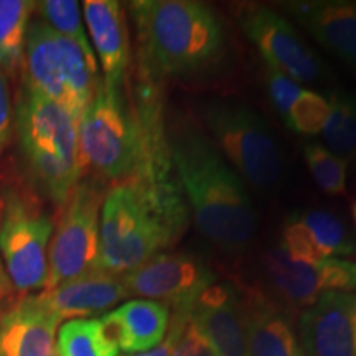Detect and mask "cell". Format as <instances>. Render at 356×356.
Segmentation results:
<instances>
[{
	"label": "cell",
	"mask_w": 356,
	"mask_h": 356,
	"mask_svg": "<svg viewBox=\"0 0 356 356\" xmlns=\"http://www.w3.org/2000/svg\"><path fill=\"white\" fill-rule=\"evenodd\" d=\"M168 140L177 180L200 233L222 251H244L257 228L246 184L193 122L173 124Z\"/></svg>",
	"instance_id": "6da1fadb"
},
{
	"label": "cell",
	"mask_w": 356,
	"mask_h": 356,
	"mask_svg": "<svg viewBox=\"0 0 356 356\" xmlns=\"http://www.w3.org/2000/svg\"><path fill=\"white\" fill-rule=\"evenodd\" d=\"M129 12L137 33V71L160 83L211 70L225 55V24L207 3L137 0Z\"/></svg>",
	"instance_id": "7a4b0ae2"
},
{
	"label": "cell",
	"mask_w": 356,
	"mask_h": 356,
	"mask_svg": "<svg viewBox=\"0 0 356 356\" xmlns=\"http://www.w3.org/2000/svg\"><path fill=\"white\" fill-rule=\"evenodd\" d=\"M188 222L178 220L131 180L106 193L99 216V270L124 275L177 243Z\"/></svg>",
	"instance_id": "3957f363"
},
{
	"label": "cell",
	"mask_w": 356,
	"mask_h": 356,
	"mask_svg": "<svg viewBox=\"0 0 356 356\" xmlns=\"http://www.w3.org/2000/svg\"><path fill=\"white\" fill-rule=\"evenodd\" d=\"M13 124L35 178L60 208L83 177L76 119L22 84Z\"/></svg>",
	"instance_id": "277c9868"
},
{
	"label": "cell",
	"mask_w": 356,
	"mask_h": 356,
	"mask_svg": "<svg viewBox=\"0 0 356 356\" xmlns=\"http://www.w3.org/2000/svg\"><path fill=\"white\" fill-rule=\"evenodd\" d=\"M24 86L61 104L79 124L97 88V61L44 22H30L24 53Z\"/></svg>",
	"instance_id": "5b68a950"
},
{
	"label": "cell",
	"mask_w": 356,
	"mask_h": 356,
	"mask_svg": "<svg viewBox=\"0 0 356 356\" xmlns=\"http://www.w3.org/2000/svg\"><path fill=\"white\" fill-rule=\"evenodd\" d=\"M202 115L204 132L244 184L257 190H270L280 184L282 152L262 115L229 101L207 102Z\"/></svg>",
	"instance_id": "8992f818"
},
{
	"label": "cell",
	"mask_w": 356,
	"mask_h": 356,
	"mask_svg": "<svg viewBox=\"0 0 356 356\" xmlns=\"http://www.w3.org/2000/svg\"><path fill=\"white\" fill-rule=\"evenodd\" d=\"M83 172L119 184L134 175L139 159V136L131 102L121 88L99 83L78 124Z\"/></svg>",
	"instance_id": "52a82bcc"
},
{
	"label": "cell",
	"mask_w": 356,
	"mask_h": 356,
	"mask_svg": "<svg viewBox=\"0 0 356 356\" xmlns=\"http://www.w3.org/2000/svg\"><path fill=\"white\" fill-rule=\"evenodd\" d=\"M53 221L32 193L8 188L0 207V252L19 292L44 289Z\"/></svg>",
	"instance_id": "ba28073f"
},
{
	"label": "cell",
	"mask_w": 356,
	"mask_h": 356,
	"mask_svg": "<svg viewBox=\"0 0 356 356\" xmlns=\"http://www.w3.org/2000/svg\"><path fill=\"white\" fill-rule=\"evenodd\" d=\"M102 193L92 181H79L60 207L48 248L43 291L99 270V216Z\"/></svg>",
	"instance_id": "9c48e42d"
},
{
	"label": "cell",
	"mask_w": 356,
	"mask_h": 356,
	"mask_svg": "<svg viewBox=\"0 0 356 356\" xmlns=\"http://www.w3.org/2000/svg\"><path fill=\"white\" fill-rule=\"evenodd\" d=\"M121 277L129 297L160 302L188 318L198 297L216 280L202 257L190 252H159Z\"/></svg>",
	"instance_id": "30bf717a"
},
{
	"label": "cell",
	"mask_w": 356,
	"mask_h": 356,
	"mask_svg": "<svg viewBox=\"0 0 356 356\" xmlns=\"http://www.w3.org/2000/svg\"><path fill=\"white\" fill-rule=\"evenodd\" d=\"M274 299L282 307H309L328 292H356V261L325 259L299 261L282 246L270 249L262 259Z\"/></svg>",
	"instance_id": "8fae6325"
},
{
	"label": "cell",
	"mask_w": 356,
	"mask_h": 356,
	"mask_svg": "<svg viewBox=\"0 0 356 356\" xmlns=\"http://www.w3.org/2000/svg\"><path fill=\"white\" fill-rule=\"evenodd\" d=\"M243 32L256 47L267 66L275 68L297 83H315L327 73V66L307 44L291 22L274 8L254 6L244 10Z\"/></svg>",
	"instance_id": "7c38bea8"
},
{
	"label": "cell",
	"mask_w": 356,
	"mask_h": 356,
	"mask_svg": "<svg viewBox=\"0 0 356 356\" xmlns=\"http://www.w3.org/2000/svg\"><path fill=\"white\" fill-rule=\"evenodd\" d=\"M304 356H356V292H328L305 307L297 325Z\"/></svg>",
	"instance_id": "4fadbf2b"
},
{
	"label": "cell",
	"mask_w": 356,
	"mask_h": 356,
	"mask_svg": "<svg viewBox=\"0 0 356 356\" xmlns=\"http://www.w3.org/2000/svg\"><path fill=\"white\" fill-rule=\"evenodd\" d=\"M284 251L299 261L343 259L356 256V238L340 216L307 210L287 218L282 228Z\"/></svg>",
	"instance_id": "5bb4252c"
},
{
	"label": "cell",
	"mask_w": 356,
	"mask_h": 356,
	"mask_svg": "<svg viewBox=\"0 0 356 356\" xmlns=\"http://www.w3.org/2000/svg\"><path fill=\"white\" fill-rule=\"evenodd\" d=\"M190 320L220 356H249L243 297L231 284H213L195 302Z\"/></svg>",
	"instance_id": "9a60e30c"
},
{
	"label": "cell",
	"mask_w": 356,
	"mask_h": 356,
	"mask_svg": "<svg viewBox=\"0 0 356 356\" xmlns=\"http://www.w3.org/2000/svg\"><path fill=\"white\" fill-rule=\"evenodd\" d=\"M315 42L356 70V2L307 0L282 3Z\"/></svg>",
	"instance_id": "2e32d148"
},
{
	"label": "cell",
	"mask_w": 356,
	"mask_h": 356,
	"mask_svg": "<svg viewBox=\"0 0 356 356\" xmlns=\"http://www.w3.org/2000/svg\"><path fill=\"white\" fill-rule=\"evenodd\" d=\"M127 297L121 275L95 270L50 291L40 292L35 299L63 322L66 318H86L101 314Z\"/></svg>",
	"instance_id": "e0dca14e"
},
{
	"label": "cell",
	"mask_w": 356,
	"mask_h": 356,
	"mask_svg": "<svg viewBox=\"0 0 356 356\" xmlns=\"http://www.w3.org/2000/svg\"><path fill=\"white\" fill-rule=\"evenodd\" d=\"M84 22L91 35V47L99 60L104 79L113 88H122L131 61V47L124 8L115 0H86Z\"/></svg>",
	"instance_id": "ac0fdd59"
},
{
	"label": "cell",
	"mask_w": 356,
	"mask_h": 356,
	"mask_svg": "<svg viewBox=\"0 0 356 356\" xmlns=\"http://www.w3.org/2000/svg\"><path fill=\"white\" fill-rule=\"evenodd\" d=\"M61 320L35 296L0 315V356H56V328Z\"/></svg>",
	"instance_id": "d6986e66"
},
{
	"label": "cell",
	"mask_w": 356,
	"mask_h": 356,
	"mask_svg": "<svg viewBox=\"0 0 356 356\" xmlns=\"http://www.w3.org/2000/svg\"><path fill=\"white\" fill-rule=\"evenodd\" d=\"M249 356H304L291 314L269 296L243 297Z\"/></svg>",
	"instance_id": "ffe728a7"
},
{
	"label": "cell",
	"mask_w": 356,
	"mask_h": 356,
	"mask_svg": "<svg viewBox=\"0 0 356 356\" xmlns=\"http://www.w3.org/2000/svg\"><path fill=\"white\" fill-rule=\"evenodd\" d=\"M119 350L144 353L165 340L170 327V309L155 300H129L99 318Z\"/></svg>",
	"instance_id": "44dd1931"
},
{
	"label": "cell",
	"mask_w": 356,
	"mask_h": 356,
	"mask_svg": "<svg viewBox=\"0 0 356 356\" xmlns=\"http://www.w3.org/2000/svg\"><path fill=\"white\" fill-rule=\"evenodd\" d=\"M35 3L30 0H0V70L6 76L13 78L20 73Z\"/></svg>",
	"instance_id": "7402d4cb"
},
{
	"label": "cell",
	"mask_w": 356,
	"mask_h": 356,
	"mask_svg": "<svg viewBox=\"0 0 356 356\" xmlns=\"http://www.w3.org/2000/svg\"><path fill=\"white\" fill-rule=\"evenodd\" d=\"M119 351L99 318L66 320L58 330V356H118Z\"/></svg>",
	"instance_id": "603a6c76"
},
{
	"label": "cell",
	"mask_w": 356,
	"mask_h": 356,
	"mask_svg": "<svg viewBox=\"0 0 356 356\" xmlns=\"http://www.w3.org/2000/svg\"><path fill=\"white\" fill-rule=\"evenodd\" d=\"M330 115L322 131L323 145L345 162L356 157V95L335 89L328 96Z\"/></svg>",
	"instance_id": "cb8c5ba5"
},
{
	"label": "cell",
	"mask_w": 356,
	"mask_h": 356,
	"mask_svg": "<svg viewBox=\"0 0 356 356\" xmlns=\"http://www.w3.org/2000/svg\"><path fill=\"white\" fill-rule=\"evenodd\" d=\"M40 20L63 37L76 42L84 51L96 56L81 20V7L76 0H43L35 3Z\"/></svg>",
	"instance_id": "d4e9b609"
},
{
	"label": "cell",
	"mask_w": 356,
	"mask_h": 356,
	"mask_svg": "<svg viewBox=\"0 0 356 356\" xmlns=\"http://www.w3.org/2000/svg\"><path fill=\"white\" fill-rule=\"evenodd\" d=\"M304 159L310 175L325 193L340 197L346 191V163L323 144L309 142L304 147Z\"/></svg>",
	"instance_id": "484cf974"
},
{
	"label": "cell",
	"mask_w": 356,
	"mask_h": 356,
	"mask_svg": "<svg viewBox=\"0 0 356 356\" xmlns=\"http://www.w3.org/2000/svg\"><path fill=\"white\" fill-rule=\"evenodd\" d=\"M330 115V104L327 97L318 92L304 89L299 99L293 102L286 119L287 127L300 136H317L323 131Z\"/></svg>",
	"instance_id": "4316f807"
},
{
	"label": "cell",
	"mask_w": 356,
	"mask_h": 356,
	"mask_svg": "<svg viewBox=\"0 0 356 356\" xmlns=\"http://www.w3.org/2000/svg\"><path fill=\"white\" fill-rule=\"evenodd\" d=\"M264 79L270 104L274 106L275 113L286 121L289 111H291L293 102L299 99V96L304 92V88L296 79L287 76L282 71L270 68V66H267L264 71Z\"/></svg>",
	"instance_id": "83f0119b"
},
{
	"label": "cell",
	"mask_w": 356,
	"mask_h": 356,
	"mask_svg": "<svg viewBox=\"0 0 356 356\" xmlns=\"http://www.w3.org/2000/svg\"><path fill=\"white\" fill-rule=\"evenodd\" d=\"M172 356H220L208 338L191 323L185 325V328L178 335L175 346H173Z\"/></svg>",
	"instance_id": "f1b7e54d"
},
{
	"label": "cell",
	"mask_w": 356,
	"mask_h": 356,
	"mask_svg": "<svg viewBox=\"0 0 356 356\" xmlns=\"http://www.w3.org/2000/svg\"><path fill=\"white\" fill-rule=\"evenodd\" d=\"M13 132V109L10 101V91H8L7 76L0 70V157L7 149L8 142L12 139Z\"/></svg>",
	"instance_id": "f546056e"
},
{
	"label": "cell",
	"mask_w": 356,
	"mask_h": 356,
	"mask_svg": "<svg viewBox=\"0 0 356 356\" xmlns=\"http://www.w3.org/2000/svg\"><path fill=\"white\" fill-rule=\"evenodd\" d=\"M15 293V289H13L10 279H8L6 267H3V262L0 259V305L8 299H12V296Z\"/></svg>",
	"instance_id": "4dcf8cb0"
},
{
	"label": "cell",
	"mask_w": 356,
	"mask_h": 356,
	"mask_svg": "<svg viewBox=\"0 0 356 356\" xmlns=\"http://www.w3.org/2000/svg\"><path fill=\"white\" fill-rule=\"evenodd\" d=\"M351 213H353V221H355V228H356V202L353 203V210H351Z\"/></svg>",
	"instance_id": "1f68e13d"
}]
</instances>
